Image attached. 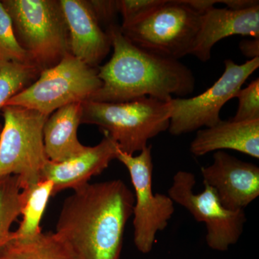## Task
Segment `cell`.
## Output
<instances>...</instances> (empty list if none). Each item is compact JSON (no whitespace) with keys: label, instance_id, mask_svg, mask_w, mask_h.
<instances>
[{"label":"cell","instance_id":"20","mask_svg":"<svg viewBox=\"0 0 259 259\" xmlns=\"http://www.w3.org/2000/svg\"><path fill=\"white\" fill-rule=\"evenodd\" d=\"M40 72L35 66L0 62V110L12 97L31 84Z\"/></svg>","mask_w":259,"mask_h":259},{"label":"cell","instance_id":"2","mask_svg":"<svg viewBox=\"0 0 259 259\" xmlns=\"http://www.w3.org/2000/svg\"><path fill=\"white\" fill-rule=\"evenodd\" d=\"M113 54L98 69L100 88L90 100L126 102L143 97L168 102L173 95L185 97L193 93V73L180 61L151 54L136 47L114 25L107 30Z\"/></svg>","mask_w":259,"mask_h":259},{"label":"cell","instance_id":"5","mask_svg":"<svg viewBox=\"0 0 259 259\" xmlns=\"http://www.w3.org/2000/svg\"><path fill=\"white\" fill-rule=\"evenodd\" d=\"M0 133V177H18L21 190L40 180L48 158L44 127L49 115L14 105L3 107Z\"/></svg>","mask_w":259,"mask_h":259},{"label":"cell","instance_id":"21","mask_svg":"<svg viewBox=\"0 0 259 259\" xmlns=\"http://www.w3.org/2000/svg\"><path fill=\"white\" fill-rule=\"evenodd\" d=\"M0 62H15L36 66L31 56L19 42L15 35L11 18L8 14V11L5 10L1 1H0Z\"/></svg>","mask_w":259,"mask_h":259},{"label":"cell","instance_id":"9","mask_svg":"<svg viewBox=\"0 0 259 259\" xmlns=\"http://www.w3.org/2000/svg\"><path fill=\"white\" fill-rule=\"evenodd\" d=\"M196 182L192 172L179 171L173 177L168 196L174 203L185 207L197 222L205 224L206 243L209 248L226 251L241 238L246 222L244 210L226 208L209 186L204 185L203 192L194 193Z\"/></svg>","mask_w":259,"mask_h":259},{"label":"cell","instance_id":"24","mask_svg":"<svg viewBox=\"0 0 259 259\" xmlns=\"http://www.w3.org/2000/svg\"><path fill=\"white\" fill-rule=\"evenodd\" d=\"M99 23L108 24L109 27L115 25L112 23L116 15L119 13L118 3L112 0H92L88 1Z\"/></svg>","mask_w":259,"mask_h":259},{"label":"cell","instance_id":"4","mask_svg":"<svg viewBox=\"0 0 259 259\" xmlns=\"http://www.w3.org/2000/svg\"><path fill=\"white\" fill-rule=\"evenodd\" d=\"M19 42L40 71L70 54L69 32L59 1L3 0Z\"/></svg>","mask_w":259,"mask_h":259},{"label":"cell","instance_id":"25","mask_svg":"<svg viewBox=\"0 0 259 259\" xmlns=\"http://www.w3.org/2000/svg\"><path fill=\"white\" fill-rule=\"evenodd\" d=\"M241 52L250 59L259 57V38L243 39L239 44Z\"/></svg>","mask_w":259,"mask_h":259},{"label":"cell","instance_id":"27","mask_svg":"<svg viewBox=\"0 0 259 259\" xmlns=\"http://www.w3.org/2000/svg\"><path fill=\"white\" fill-rule=\"evenodd\" d=\"M185 3L199 14L203 15L220 3L218 0H185Z\"/></svg>","mask_w":259,"mask_h":259},{"label":"cell","instance_id":"18","mask_svg":"<svg viewBox=\"0 0 259 259\" xmlns=\"http://www.w3.org/2000/svg\"><path fill=\"white\" fill-rule=\"evenodd\" d=\"M0 259H74L54 232L33 238H10L0 249Z\"/></svg>","mask_w":259,"mask_h":259},{"label":"cell","instance_id":"19","mask_svg":"<svg viewBox=\"0 0 259 259\" xmlns=\"http://www.w3.org/2000/svg\"><path fill=\"white\" fill-rule=\"evenodd\" d=\"M21 191L18 177H0V249L11 238V227L20 215Z\"/></svg>","mask_w":259,"mask_h":259},{"label":"cell","instance_id":"6","mask_svg":"<svg viewBox=\"0 0 259 259\" xmlns=\"http://www.w3.org/2000/svg\"><path fill=\"white\" fill-rule=\"evenodd\" d=\"M98 69L67 54L52 67L40 71L36 80L7 102L50 115L61 107L88 101L100 88Z\"/></svg>","mask_w":259,"mask_h":259},{"label":"cell","instance_id":"26","mask_svg":"<svg viewBox=\"0 0 259 259\" xmlns=\"http://www.w3.org/2000/svg\"><path fill=\"white\" fill-rule=\"evenodd\" d=\"M220 3L226 5L228 9L241 11L259 6L258 0H220Z\"/></svg>","mask_w":259,"mask_h":259},{"label":"cell","instance_id":"23","mask_svg":"<svg viewBox=\"0 0 259 259\" xmlns=\"http://www.w3.org/2000/svg\"><path fill=\"white\" fill-rule=\"evenodd\" d=\"M166 0H120L119 13L122 17L121 27H125L142 20L164 4Z\"/></svg>","mask_w":259,"mask_h":259},{"label":"cell","instance_id":"17","mask_svg":"<svg viewBox=\"0 0 259 259\" xmlns=\"http://www.w3.org/2000/svg\"><path fill=\"white\" fill-rule=\"evenodd\" d=\"M53 190L52 182L42 180L22 190V220L18 229L12 231L11 238H33L41 233L40 223L49 199L53 197Z\"/></svg>","mask_w":259,"mask_h":259},{"label":"cell","instance_id":"13","mask_svg":"<svg viewBox=\"0 0 259 259\" xmlns=\"http://www.w3.org/2000/svg\"><path fill=\"white\" fill-rule=\"evenodd\" d=\"M119 147L115 141L105 134L100 144L88 146L81 154L62 162L48 160L41 172L40 180H49L54 186L53 196L62 191L74 190L89 183L117 159Z\"/></svg>","mask_w":259,"mask_h":259},{"label":"cell","instance_id":"16","mask_svg":"<svg viewBox=\"0 0 259 259\" xmlns=\"http://www.w3.org/2000/svg\"><path fill=\"white\" fill-rule=\"evenodd\" d=\"M82 103L61 107L49 115L44 127V142L48 160L62 162L81 154L88 146L78 139Z\"/></svg>","mask_w":259,"mask_h":259},{"label":"cell","instance_id":"11","mask_svg":"<svg viewBox=\"0 0 259 259\" xmlns=\"http://www.w3.org/2000/svg\"><path fill=\"white\" fill-rule=\"evenodd\" d=\"M204 185L212 187L221 204L230 210H244L259 195V168L223 151L201 168Z\"/></svg>","mask_w":259,"mask_h":259},{"label":"cell","instance_id":"14","mask_svg":"<svg viewBox=\"0 0 259 259\" xmlns=\"http://www.w3.org/2000/svg\"><path fill=\"white\" fill-rule=\"evenodd\" d=\"M234 35L259 38V6L241 11L213 8L202 15L190 55L207 62L211 59L212 47Z\"/></svg>","mask_w":259,"mask_h":259},{"label":"cell","instance_id":"8","mask_svg":"<svg viewBox=\"0 0 259 259\" xmlns=\"http://www.w3.org/2000/svg\"><path fill=\"white\" fill-rule=\"evenodd\" d=\"M151 151L152 146L149 145L134 156L119 148L117 156L128 171L134 187V241L138 250L144 254L152 250L156 235L166 229L175 212V203L168 194L153 192Z\"/></svg>","mask_w":259,"mask_h":259},{"label":"cell","instance_id":"1","mask_svg":"<svg viewBox=\"0 0 259 259\" xmlns=\"http://www.w3.org/2000/svg\"><path fill=\"white\" fill-rule=\"evenodd\" d=\"M134 205L123 181L89 182L65 199L54 233L74 259H120Z\"/></svg>","mask_w":259,"mask_h":259},{"label":"cell","instance_id":"12","mask_svg":"<svg viewBox=\"0 0 259 259\" xmlns=\"http://www.w3.org/2000/svg\"><path fill=\"white\" fill-rule=\"evenodd\" d=\"M69 32L70 54L96 68L108 54L110 36L102 30L88 1L60 0Z\"/></svg>","mask_w":259,"mask_h":259},{"label":"cell","instance_id":"22","mask_svg":"<svg viewBox=\"0 0 259 259\" xmlns=\"http://www.w3.org/2000/svg\"><path fill=\"white\" fill-rule=\"evenodd\" d=\"M238 107L236 115L230 120L234 122H249L259 120V79L253 80L245 89L237 93Z\"/></svg>","mask_w":259,"mask_h":259},{"label":"cell","instance_id":"7","mask_svg":"<svg viewBox=\"0 0 259 259\" xmlns=\"http://www.w3.org/2000/svg\"><path fill=\"white\" fill-rule=\"evenodd\" d=\"M202 15L185 0H166L147 17L120 27L130 41L143 50L166 59L180 60L190 55Z\"/></svg>","mask_w":259,"mask_h":259},{"label":"cell","instance_id":"10","mask_svg":"<svg viewBox=\"0 0 259 259\" xmlns=\"http://www.w3.org/2000/svg\"><path fill=\"white\" fill-rule=\"evenodd\" d=\"M222 76L203 93L190 98H172L168 132L172 136L209 127L221 122L220 112L225 105L236 98L248 77L259 67V57L238 65L231 59L225 60Z\"/></svg>","mask_w":259,"mask_h":259},{"label":"cell","instance_id":"3","mask_svg":"<svg viewBox=\"0 0 259 259\" xmlns=\"http://www.w3.org/2000/svg\"><path fill=\"white\" fill-rule=\"evenodd\" d=\"M171 114L169 102L151 97L118 103L88 100L82 103L81 123L98 126L120 151L134 155L168 131Z\"/></svg>","mask_w":259,"mask_h":259},{"label":"cell","instance_id":"15","mask_svg":"<svg viewBox=\"0 0 259 259\" xmlns=\"http://www.w3.org/2000/svg\"><path fill=\"white\" fill-rule=\"evenodd\" d=\"M225 149L238 151L258 159L259 120H221L212 127L197 131L190 145L191 153L195 156Z\"/></svg>","mask_w":259,"mask_h":259}]
</instances>
